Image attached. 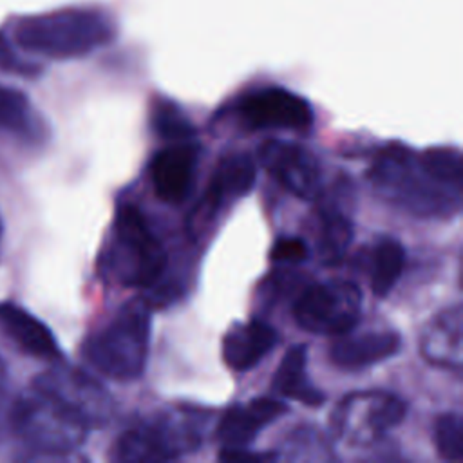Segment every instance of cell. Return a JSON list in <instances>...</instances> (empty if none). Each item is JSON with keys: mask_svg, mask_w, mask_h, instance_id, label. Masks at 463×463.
I'll return each mask as SVG.
<instances>
[{"mask_svg": "<svg viewBox=\"0 0 463 463\" xmlns=\"http://www.w3.org/2000/svg\"><path fill=\"white\" fill-rule=\"evenodd\" d=\"M407 414V403L387 391H356L344 396L331 412L335 438L351 447H371L396 429Z\"/></svg>", "mask_w": 463, "mask_h": 463, "instance_id": "7", "label": "cell"}, {"mask_svg": "<svg viewBox=\"0 0 463 463\" xmlns=\"http://www.w3.org/2000/svg\"><path fill=\"white\" fill-rule=\"evenodd\" d=\"M461 336H463V306L454 304L438 311L420 335L421 356L441 369L461 371Z\"/></svg>", "mask_w": 463, "mask_h": 463, "instance_id": "17", "label": "cell"}, {"mask_svg": "<svg viewBox=\"0 0 463 463\" xmlns=\"http://www.w3.org/2000/svg\"><path fill=\"white\" fill-rule=\"evenodd\" d=\"M166 266V250L143 212L132 203L119 204L110 239L98 260L99 277L123 288L145 289L163 279Z\"/></svg>", "mask_w": 463, "mask_h": 463, "instance_id": "3", "label": "cell"}, {"mask_svg": "<svg viewBox=\"0 0 463 463\" xmlns=\"http://www.w3.org/2000/svg\"><path fill=\"white\" fill-rule=\"evenodd\" d=\"M309 257V246L304 239L284 235L279 237L271 250H269V260L273 264H300Z\"/></svg>", "mask_w": 463, "mask_h": 463, "instance_id": "26", "label": "cell"}, {"mask_svg": "<svg viewBox=\"0 0 463 463\" xmlns=\"http://www.w3.org/2000/svg\"><path fill=\"white\" fill-rule=\"evenodd\" d=\"M0 71L18 76H34L38 74V67L34 63L24 61L9 45V42L0 34Z\"/></svg>", "mask_w": 463, "mask_h": 463, "instance_id": "27", "label": "cell"}, {"mask_svg": "<svg viewBox=\"0 0 463 463\" xmlns=\"http://www.w3.org/2000/svg\"><path fill=\"white\" fill-rule=\"evenodd\" d=\"M0 132L36 143L45 136V127L34 112L25 92L0 83Z\"/></svg>", "mask_w": 463, "mask_h": 463, "instance_id": "21", "label": "cell"}, {"mask_svg": "<svg viewBox=\"0 0 463 463\" xmlns=\"http://www.w3.org/2000/svg\"><path fill=\"white\" fill-rule=\"evenodd\" d=\"M5 378H7V369H5L4 360L0 358V389H2V387H4V383H5Z\"/></svg>", "mask_w": 463, "mask_h": 463, "instance_id": "29", "label": "cell"}, {"mask_svg": "<svg viewBox=\"0 0 463 463\" xmlns=\"http://www.w3.org/2000/svg\"><path fill=\"white\" fill-rule=\"evenodd\" d=\"M0 331L27 356L49 364L63 360V351L51 327L16 302H0Z\"/></svg>", "mask_w": 463, "mask_h": 463, "instance_id": "16", "label": "cell"}, {"mask_svg": "<svg viewBox=\"0 0 463 463\" xmlns=\"http://www.w3.org/2000/svg\"><path fill=\"white\" fill-rule=\"evenodd\" d=\"M432 441L441 459L461 461L463 459V420L459 412L449 411L434 420Z\"/></svg>", "mask_w": 463, "mask_h": 463, "instance_id": "24", "label": "cell"}, {"mask_svg": "<svg viewBox=\"0 0 463 463\" xmlns=\"http://www.w3.org/2000/svg\"><path fill=\"white\" fill-rule=\"evenodd\" d=\"M199 146L194 141L170 143L150 163V181L156 195L166 204H181L195 179Z\"/></svg>", "mask_w": 463, "mask_h": 463, "instance_id": "13", "label": "cell"}, {"mask_svg": "<svg viewBox=\"0 0 463 463\" xmlns=\"http://www.w3.org/2000/svg\"><path fill=\"white\" fill-rule=\"evenodd\" d=\"M257 181V163L246 152H232L221 157L215 166V172L206 186V192L192 208L186 228L190 235L197 241L210 230L221 210L246 197Z\"/></svg>", "mask_w": 463, "mask_h": 463, "instance_id": "10", "label": "cell"}, {"mask_svg": "<svg viewBox=\"0 0 463 463\" xmlns=\"http://www.w3.org/2000/svg\"><path fill=\"white\" fill-rule=\"evenodd\" d=\"M380 199L418 219H452L461 210V190L439 181L421 154L392 143L383 146L367 170Z\"/></svg>", "mask_w": 463, "mask_h": 463, "instance_id": "1", "label": "cell"}, {"mask_svg": "<svg viewBox=\"0 0 463 463\" xmlns=\"http://www.w3.org/2000/svg\"><path fill=\"white\" fill-rule=\"evenodd\" d=\"M354 237L351 213L336 197L329 195L317 204V253L324 264H338Z\"/></svg>", "mask_w": 463, "mask_h": 463, "instance_id": "19", "label": "cell"}, {"mask_svg": "<svg viewBox=\"0 0 463 463\" xmlns=\"http://www.w3.org/2000/svg\"><path fill=\"white\" fill-rule=\"evenodd\" d=\"M402 336L391 329H371L364 333H342L329 345V360L342 371H362L396 356Z\"/></svg>", "mask_w": 463, "mask_h": 463, "instance_id": "14", "label": "cell"}, {"mask_svg": "<svg viewBox=\"0 0 463 463\" xmlns=\"http://www.w3.org/2000/svg\"><path fill=\"white\" fill-rule=\"evenodd\" d=\"M257 157L260 166L297 199L313 201L320 195V165L309 148L291 141L266 139Z\"/></svg>", "mask_w": 463, "mask_h": 463, "instance_id": "12", "label": "cell"}, {"mask_svg": "<svg viewBox=\"0 0 463 463\" xmlns=\"http://www.w3.org/2000/svg\"><path fill=\"white\" fill-rule=\"evenodd\" d=\"M31 389L60 403L89 429L105 427L116 411L114 398L94 376L63 362L38 373Z\"/></svg>", "mask_w": 463, "mask_h": 463, "instance_id": "9", "label": "cell"}, {"mask_svg": "<svg viewBox=\"0 0 463 463\" xmlns=\"http://www.w3.org/2000/svg\"><path fill=\"white\" fill-rule=\"evenodd\" d=\"M233 114L248 130L307 132L315 121L309 101L282 87H264L241 96Z\"/></svg>", "mask_w": 463, "mask_h": 463, "instance_id": "11", "label": "cell"}, {"mask_svg": "<svg viewBox=\"0 0 463 463\" xmlns=\"http://www.w3.org/2000/svg\"><path fill=\"white\" fill-rule=\"evenodd\" d=\"M279 331L264 320H250L232 326L222 338V360L235 373H246L259 365L279 344Z\"/></svg>", "mask_w": 463, "mask_h": 463, "instance_id": "18", "label": "cell"}, {"mask_svg": "<svg viewBox=\"0 0 463 463\" xmlns=\"http://www.w3.org/2000/svg\"><path fill=\"white\" fill-rule=\"evenodd\" d=\"M269 387L277 396L300 402L307 407H320L326 402V394L309 380L307 347L304 344H297L284 353Z\"/></svg>", "mask_w": 463, "mask_h": 463, "instance_id": "20", "label": "cell"}, {"mask_svg": "<svg viewBox=\"0 0 463 463\" xmlns=\"http://www.w3.org/2000/svg\"><path fill=\"white\" fill-rule=\"evenodd\" d=\"M2 235H4V224H2V219H0V242H2Z\"/></svg>", "mask_w": 463, "mask_h": 463, "instance_id": "30", "label": "cell"}, {"mask_svg": "<svg viewBox=\"0 0 463 463\" xmlns=\"http://www.w3.org/2000/svg\"><path fill=\"white\" fill-rule=\"evenodd\" d=\"M206 411L172 407L156 412L121 432L110 459L123 463H161L188 456L204 441Z\"/></svg>", "mask_w": 463, "mask_h": 463, "instance_id": "4", "label": "cell"}, {"mask_svg": "<svg viewBox=\"0 0 463 463\" xmlns=\"http://www.w3.org/2000/svg\"><path fill=\"white\" fill-rule=\"evenodd\" d=\"M427 168L445 184L461 190L463 188V166L461 150L458 146H430L420 152Z\"/></svg>", "mask_w": 463, "mask_h": 463, "instance_id": "25", "label": "cell"}, {"mask_svg": "<svg viewBox=\"0 0 463 463\" xmlns=\"http://www.w3.org/2000/svg\"><path fill=\"white\" fill-rule=\"evenodd\" d=\"M405 268L403 244L391 235H382L371 253V291L383 298L398 284Z\"/></svg>", "mask_w": 463, "mask_h": 463, "instance_id": "22", "label": "cell"}, {"mask_svg": "<svg viewBox=\"0 0 463 463\" xmlns=\"http://www.w3.org/2000/svg\"><path fill=\"white\" fill-rule=\"evenodd\" d=\"M13 34L24 51L58 60L87 54L105 42L103 25L92 14L80 11L22 18Z\"/></svg>", "mask_w": 463, "mask_h": 463, "instance_id": "6", "label": "cell"}, {"mask_svg": "<svg viewBox=\"0 0 463 463\" xmlns=\"http://www.w3.org/2000/svg\"><path fill=\"white\" fill-rule=\"evenodd\" d=\"M219 459L221 461H271V459H279L277 450H269V452H255L246 449H222L219 452Z\"/></svg>", "mask_w": 463, "mask_h": 463, "instance_id": "28", "label": "cell"}, {"mask_svg": "<svg viewBox=\"0 0 463 463\" xmlns=\"http://www.w3.org/2000/svg\"><path fill=\"white\" fill-rule=\"evenodd\" d=\"M286 412L288 405L269 396L235 403L222 414L215 436L222 449H246L260 430L282 418Z\"/></svg>", "mask_w": 463, "mask_h": 463, "instance_id": "15", "label": "cell"}, {"mask_svg": "<svg viewBox=\"0 0 463 463\" xmlns=\"http://www.w3.org/2000/svg\"><path fill=\"white\" fill-rule=\"evenodd\" d=\"M364 295L356 282L331 279L307 286L293 304V320L311 335H342L362 317Z\"/></svg>", "mask_w": 463, "mask_h": 463, "instance_id": "8", "label": "cell"}, {"mask_svg": "<svg viewBox=\"0 0 463 463\" xmlns=\"http://www.w3.org/2000/svg\"><path fill=\"white\" fill-rule=\"evenodd\" d=\"M9 425L29 450L49 458L74 452L85 443L90 430L60 403L34 389L13 402Z\"/></svg>", "mask_w": 463, "mask_h": 463, "instance_id": "5", "label": "cell"}, {"mask_svg": "<svg viewBox=\"0 0 463 463\" xmlns=\"http://www.w3.org/2000/svg\"><path fill=\"white\" fill-rule=\"evenodd\" d=\"M150 123L154 132L168 143L194 141L197 128L190 118L172 101L157 99L150 112Z\"/></svg>", "mask_w": 463, "mask_h": 463, "instance_id": "23", "label": "cell"}, {"mask_svg": "<svg viewBox=\"0 0 463 463\" xmlns=\"http://www.w3.org/2000/svg\"><path fill=\"white\" fill-rule=\"evenodd\" d=\"M150 333L152 306L145 297H134L85 338L81 356L107 378L134 382L146 369Z\"/></svg>", "mask_w": 463, "mask_h": 463, "instance_id": "2", "label": "cell"}]
</instances>
